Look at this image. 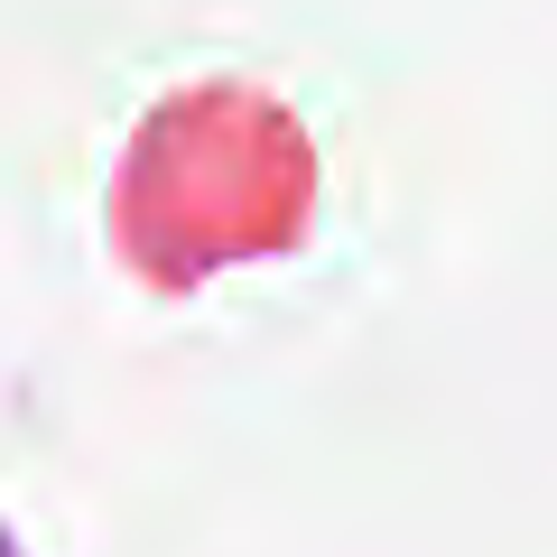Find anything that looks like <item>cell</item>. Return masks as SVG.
I'll list each match as a JSON object with an SVG mask.
<instances>
[{"mask_svg": "<svg viewBox=\"0 0 557 557\" xmlns=\"http://www.w3.org/2000/svg\"><path fill=\"white\" fill-rule=\"evenodd\" d=\"M0 557H10V548H0Z\"/></svg>", "mask_w": 557, "mask_h": 557, "instance_id": "obj_1", "label": "cell"}]
</instances>
